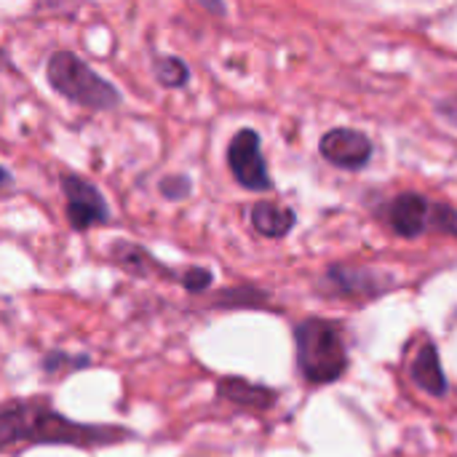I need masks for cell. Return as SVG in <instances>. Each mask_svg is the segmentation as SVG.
Listing matches in <instances>:
<instances>
[{"instance_id":"6da1fadb","label":"cell","mask_w":457,"mask_h":457,"mask_svg":"<svg viewBox=\"0 0 457 457\" xmlns=\"http://www.w3.org/2000/svg\"><path fill=\"white\" fill-rule=\"evenodd\" d=\"M131 434L118 426H86L59 415L48 399L8 402L0 412V442L11 445H67V447H104L126 442Z\"/></svg>"},{"instance_id":"7a4b0ae2","label":"cell","mask_w":457,"mask_h":457,"mask_svg":"<svg viewBox=\"0 0 457 457\" xmlns=\"http://www.w3.org/2000/svg\"><path fill=\"white\" fill-rule=\"evenodd\" d=\"M297 367L308 383L327 386L348 372V348L340 324L327 319H305L295 329Z\"/></svg>"},{"instance_id":"3957f363","label":"cell","mask_w":457,"mask_h":457,"mask_svg":"<svg viewBox=\"0 0 457 457\" xmlns=\"http://www.w3.org/2000/svg\"><path fill=\"white\" fill-rule=\"evenodd\" d=\"M46 80L59 96L70 99L78 107H88L96 112L115 110L123 102V94L115 88V83L102 78L88 62H83L72 51H54L48 56Z\"/></svg>"},{"instance_id":"277c9868","label":"cell","mask_w":457,"mask_h":457,"mask_svg":"<svg viewBox=\"0 0 457 457\" xmlns=\"http://www.w3.org/2000/svg\"><path fill=\"white\" fill-rule=\"evenodd\" d=\"M388 228L402 238H418L426 230H442L457 236V212L447 204H436L420 193H399L386 206Z\"/></svg>"},{"instance_id":"5b68a950","label":"cell","mask_w":457,"mask_h":457,"mask_svg":"<svg viewBox=\"0 0 457 457\" xmlns=\"http://www.w3.org/2000/svg\"><path fill=\"white\" fill-rule=\"evenodd\" d=\"M262 139L254 129H241L228 145V166L236 182L252 193H265L273 187V179L268 174L265 155L260 150Z\"/></svg>"},{"instance_id":"8992f818","label":"cell","mask_w":457,"mask_h":457,"mask_svg":"<svg viewBox=\"0 0 457 457\" xmlns=\"http://www.w3.org/2000/svg\"><path fill=\"white\" fill-rule=\"evenodd\" d=\"M62 193L67 201V222L72 230H91L110 222V206L94 182L78 174H62Z\"/></svg>"},{"instance_id":"52a82bcc","label":"cell","mask_w":457,"mask_h":457,"mask_svg":"<svg viewBox=\"0 0 457 457\" xmlns=\"http://www.w3.org/2000/svg\"><path fill=\"white\" fill-rule=\"evenodd\" d=\"M319 153L327 163L345 169V171H359L372 161L375 145L372 139L359 131V129H329L321 142H319Z\"/></svg>"},{"instance_id":"ba28073f","label":"cell","mask_w":457,"mask_h":457,"mask_svg":"<svg viewBox=\"0 0 457 457\" xmlns=\"http://www.w3.org/2000/svg\"><path fill=\"white\" fill-rule=\"evenodd\" d=\"M324 284L343 297H378L391 287L388 276L370 268H351V265H332L324 276Z\"/></svg>"},{"instance_id":"9c48e42d","label":"cell","mask_w":457,"mask_h":457,"mask_svg":"<svg viewBox=\"0 0 457 457\" xmlns=\"http://www.w3.org/2000/svg\"><path fill=\"white\" fill-rule=\"evenodd\" d=\"M410 378L415 380V386H420L428 396H445L447 394V378L442 372V361H439V351L434 343H426L420 348V353L415 356L412 367H410Z\"/></svg>"},{"instance_id":"30bf717a","label":"cell","mask_w":457,"mask_h":457,"mask_svg":"<svg viewBox=\"0 0 457 457\" xmlns=\"http://www.w3.org/2000/svg\"><path fill=\"white\" fill-rule=\"evenodd\" d=\"M110 257H112L123 270H129V273H134V276H153V273H161V276H166V278H179V281H182V276H177L174 270H169L166 265H161L150 252H145V249L137 246V244L115 241L112 249H110Z\"/></svg>"},{"instance_id":"8fae6325","label":"cell","mask_w":457,"mask_h":457,"mask_svg":"<svg viewBox=\"0 0 457 457\" xmlns=\"http://www.w3.org/2000/svg\"><path fill=\"white\" fill-rule=\"evenodd\" d=\"M252 225L265 238H284L297 225V214L289 206H281L273 201H260L252 206Z\"/></svg>"},{"instance_id":"7c38bea8","label":"cell","mask_w":457,"mask_h":457,"mask_svg":"<svg viewBox=\"0 0 457 457\" xmlns=\"http://www.w3.org/2000/svg\"><path fill=\"white\" fill-rule=\"evenodd\" d=\"M220 396L228 402H236L241 407H252V410H268L276 404V391L262 388V386H252L241 378H230L220 383Z\"/></svg>"},{"instance_id":"4fadbf2b","label":"cell","mask_w":457,"mask_h":457,"mask_svg":"<svg viewBox=\"0 0 457 457\" xmlns=\"http://www.w3.org/2000/svg\"><path fill=\"white\" fill-rule=\"evenodd\" d=\"M153 75L163 88H182L190 80V67L179 56H158L153 64Z\"/></svg>"},{"instance_id":"5bb4252c","label":"cell","mask_w":457,"mask_h":457,"mask_svg":"<svg viewBox=\"0 0 457 457\" xmlns=\"http://www.w3.org/2000/svg\"><path fill=\"white\" fill-rule=\"evenodd\" d=\"M158 190L169 201H185L193 193V179L187 174H171V177H163L158 182Z\"/></svg>"},{"instance_id":"9a60e30c","label":"cell","mask_w":457,"mask_h":457,"mask_svg":"<svg viewBox=\"0 0 457 457\" xmlns=\"http://www.w3.org/2000/svg\"><path fill=\"white\" fill-rule=\"evenodd\" d=\"M212 281H214V276L206 270V268H190L187 273H182V287L187 289V292H206L209 287H212Z\"/></svg>"},{"instance_id":"2e32d148","label":"cell","mask_w":457,"mask_h":457,"mask_svg":"<svg viewBox=\"0 0 457 457\" xmlns=\"http://www.w3.org/2000/svg\"><path fill=\"white\" fill-rule=\"evenodd\" d=\"M436 115L445 118L450 126H455L457 129V96H445V99H439V102H436Z\"/></svg>"},{"instance_id":"e0dca14e","label":"cell","mask_w":457,"mask_h":457,"mask_svg":"<svg viewBox=\"0 0 457 457\" xmlns=\"http://www.w3.org/2000/svg\"><path fill=\"white\" fill-rule=\"evenodd\" d=\"M209 13H214V16H225L228 13V5H225V0H198Z\"/></svg>"},{"instance_id":"ac0fdd59","label":"cell","mask_w":457,"mask_h":457,"mask_svg":"<svg viewBox=\"0 0 457 457\" xmlns=\"http://www.w3.org/2000/svg\"><path fill=\"white\" fill-rule=\"evenodd\" d=\"M11 185H13V177H11V171H8V169H3V190L8 193V190H11Z\"/></svg>"}]
</instances>
